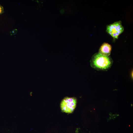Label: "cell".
Listing matches in <instances>:
<instances>
[{
  "label": "cell",
  "mask_w": 133,
  "mask_h": 133,
  "mask_svg": "<svg viewBox=\"0 0 133 133\" xmlns=\"http://www.w3.org/2000/svg\"><path fill=\"white\" fill-rule=\"evenodd\" d=\"M112 49V46L110 45L105 43L100 47L98 53L104 56H109L111 53Z\"/></svg>",
  "instance_id": "4"
},
{
  "label": "cell",
  "mask_w": 133,
  "mask_h": 133,
  "mask_svg": "<svg viewBox=\"0 0 133 133\" xmlns=\"http://www.w3.org/2000/svg\"><path fill=\"white\" fill-rule=\"evenodd\" d=\"M77 100L74 97H66L61 101V108L64 112L70 113L73 112L75 108Z\"/></svg>",
  "instance_id": "2"
},
{
  "label": "cell",
  "mask_w": 133,
  "mask_h": 133,
  "mask_svg": "<svg viewBox=\"0 0 133 133\" xmlns=\"http://www.w3.org/2000/svg\"><path fill=\"white\" fill-rule=\"evenodd\" d=\"M113 61L109 56L102 55L98 52L95 54L90 60L91 66L98 70L107 71L113 65Z\"/></svg>",
  "instance_id": "1"
},
{
  "label": "cell",
  "mask_w": 133,
  "mask_h": 133,
  "mask_svg": "<svg viewBox=\"0 0 133 133\" xmlns=\"http://www.w3.org/2000/svg\"><path fill=\"white\" fill-rule=\"evenodd\" d=\"M2 11V9L1 7L0 6V14L1 13Z\"/></svg>",
  "instance_id": "5"
},
{
  "label": "cell",
  "mask_w": 133,
  "mask_h": 133,
  "mask_svg": "<svg viewBox=\"0 0 133 133\" xmlns=\"http://www.w3.org/2000/svg\"><path fill=\"white\" fill-rule=\"evenodd\" d=\"M124 28L120 21L115 22L107 27V32L114 39H117L124 31Z\"/></svg>",
  "instance_id": "3"
}]
</instances>
